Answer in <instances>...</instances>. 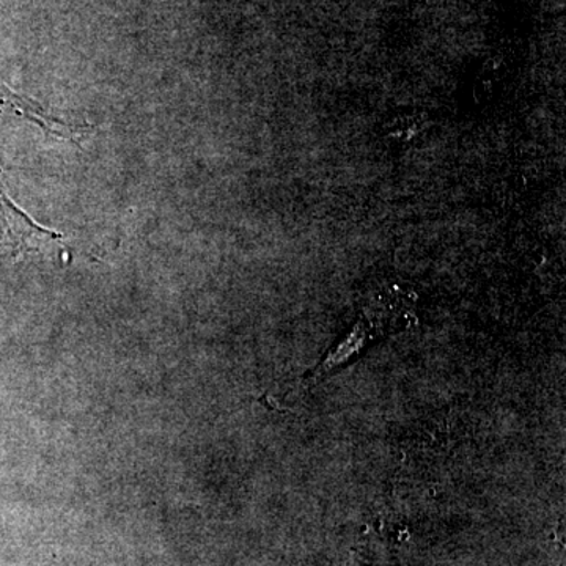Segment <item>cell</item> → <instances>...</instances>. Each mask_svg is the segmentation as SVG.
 <instances>
[{
  "label": "cell",
  "mask_w": 566,
  "mask_h": 566,
  "mask_svg": "<svg viewBox=\"0 0 566 566\" xmlns=\"http://www.w3.org/2000/svg\"><path fill=\"white\" fill-rule=\"evenodd\" d=\"M0 211H2L3 222H6L7 237H9L14 252L41 251L44 245L54 243V241L63 243L62 234L40 227L39 223L32 221L31 216L25 214L11 202L2 181V170H0Z\"/></svg>",
  "instance_id": "1"
}]
</instances>
